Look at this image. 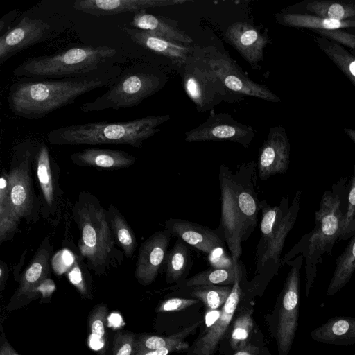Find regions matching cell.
<instances>
[{"mask_svg": "<svg viewBox=\"0 0 355 355\" xmlns=\"http://www.w3.org/2000/svg\"><path fill=\"white\" fill-rule=\"evenodd\" d=\"M169 115L148 116L126 122H91L61 126L47 134L53 145H129L141 148L144 141L159 131Z\"/></svg>", "mask_w": 355, "mask_h": 355, "instance_id": "cell-4", "label": "cell"}, {"mask_svg": "<svg viewBox=\"0 0 355 355\" xmlns=\"http://www.w3.org/2000/svg\"><path fill=\"white\" fill-rule=\"evenodd\" d=\"M289 198L284 196L279 205L271 207L266 200H261V237L257 248L263 246L280 226L289 209Z\"/></svg>", "mask_w": 355, "mask_h": 355, "instance_id": "cell-31", "label": "cell"}, {"mask_svg": "<svg viewBox=\"0 0 355 355\" xmlns=\"http://www.w3.org/2000/svg\"><path fill=\"white\" fill-rule=\"evenodd\" d=\"M315 32L322 37L355 49V35L354 34L341 30H315Z\"/></svg>", "mask_w": 355, "mask_h": 355, "instance_id": "cell-45", "label": "cell"}, {"mask_svg": "<svg viewBox=\"0 0 355 355\" xmlns=\"http://www.w3.org/2000/svg\"><path fill=\"white\" fill-rule=\"evenodd\" d=\"M306 9L320 17L338 21L355 19V5L332 1H312Z\"/></svg>", "mask_w": 355, "mask_h": 355, "instance_id": "cell-38", "label": "cell"}, {"mask_svg": "<svg viewBox=\"0 0 355 355\" xmlns=\"http://www.w3.org/2000/svg\"><path fill=\"white\" fill-rule=\"evenodd\" d=\"M225 38L254 69H260L264 49L270 42L267 33L246 21H236L228 26Z\"/></svg>", "mask_w": 355, "mask_h": 355, "instance_id": "cell-18", "label": "cell"}, {"mask_svg": "<svg viewBox=\"0 0 355 355\" xmlns=\"http://www.w3.org/2000/svg\"><path fill=\"white\" fill-rule=\"evenodd\" d=\"M0 355H19L16 351L8 343L5 342L0 349Z\"/></svg>", "mask_w": 355, "mask_h": 355, "instance_id": "cell-51", "label": "cell"}, {"mask_svg": "<svg viewBox=\"0 0 355 355\" xmlns=\"http://www.w3.org/2000/svg\"><path fill=\"white\" fill-rule=\"evenodd\" d=\"M8 175L1 174L0 178V244L11 240L19 230V220L9 209Z\"/></svg>", "mask_w": 355, "mask_h": 355, "instance_id": "cell-35", "label": "cell"}, {"mask_svg": "<svg viewBox=\"0 0 355 355\" xmlns=\"http://www.w3.org/2000/svg\"><path fill=\"white\" fill-rule=\"evenodd\" d=\"M182 72L184 91L198 112L211 111L222 101L237 100V94L228 90L193 53Z\"/></svg>", "mask_w": 355, "mask_h": 355, "instance_id": "cell-9", "label": "cell"}, {"mask_svg": "<svg viewBox=\"0 0 355 355\" xmlns=\"http://www.w3.org/2000/svg\"><path fill=\"white\" fill-rule=\"evenodd\" d=\"M259 349L255 345L247 343L244 347L235 351L233 355H259Z\"/></svg>", "mask_w": 355, "mask_h": 355, "instance_id": "cell-48", "label": "cell"}, {"mask_svg": "<svg viewBox=\"0 0 355 355\" xmlns=\"http://www.w3.org/2000/svg\"><path fill=\"white\" fill-rule=\"evenodd\" d=\"M252 309H247L241 313L234 322L230 344L234 350L242 348L248 343V340L253 329Z\"/></svg>", "mask_w": 355, "mask_h": 355, "instance_id": "cell-39", "label": "cell"}, {"mask_svg": "<svg viewBox=\"0 0 355 355\" xmlns=\"http://www.w3.org/2000/svg\"><path fill=\"white\" fill-rule=\"evenodd\" d=\"M130 25L166 40L185 45H192L193 40L178 26L177 21L148 13L142 10L135 13Z\"/></svg>", "mask_w": 355, "mask_h": 355, "instance_id": "cell-24", "label": "cell"}, {"mask_svg": "<svg viewBox=\"0 0 355 355\" xmlns=\"http://www.w3.org/2000/svg\"><path fill=\"white\" fill-rule=\"evenodd\" d=\"M164 227L171 236L208 254L224 248L226 245L216 229L182 218H168L164 223Z\"/></svg>", "mask_w": 355, "mask_h": 355, "instance_id": "cell-20", "label": "cell"}, {"mask_svg": "<svg viewBox=\"0 0 355 355\" xmlns=\"http://www.w3.org/2000/svg\"><path fill=\"white\" fill-rule=\"evenodd\" d=\"M304 261L302 254L286 264L290 270L279 295L276 322V340L279 355H288L298 326L300 275Z\"/></svg>", "mask_w": 355, "mask_h": 355, "instance_id": "cell-10", "label": "cell"}, {"mask_svg": "<svg viewBox=\"0 0 355 355\" xmlns=\"http://www.w3.org/2000/svg\"><path fill=\"white\" fill-rule=\"evenodd\" d=\"M302 191H297L280 226L268 241L257 248L256 277L257 281L270 280L278 273L281 266V254L286 238L293 227L300 211Z\"/></svg>", "mask_w": 355, "mask_h": 355, "instance_id": "cell-13", "label": "cell"}, {"mask_svg": "<svg viewBox=\"0 0 355 355\" xmlns=\"http://www.w3.org/2000/svg\"><path fill=\"white\" fill-rule=\"evenodd\" d=\"M192 264V257L188 245L178 239L165 257L164 266L166 282L177 284L187 279Z\"/></svg>", "mask_w": 355, "mask_h": 355, "instance_id": "cell-28", "label": "cell"}, {"mask_svg": "<svg viewBox=\"0 0 355 355\" xmlns=\"http://www.w3.org/2000/svg\"><path fill=\"white\" fill-rule=\"evenodd\" d=\"M107 214L117 245L127 258H132L137 248V241L133 230L113 204H109Z\"/></svg>", "mask_w": 355, "mask_h": 355, "instance_id": "cell-33", "label": "cell"}, {"mask_svg": "<svg viewBox=\"0 0 355 355\" xmlns=\"http://www.w3.org/2000/svg\"><path fill=\"white\" fill-rule=\"evenodd\" d=\"M355 234V163L353 174L350 180L347 196V207L344 222L338 241H347Z\"/></svg>", "mask_w": 355, "mask_h": 355, "instance_id": "cell-41", "label": "cell"}, {"mask_svg": "<svg viewBox=\"0 0 355 355\" xmlns=\"http://www.w3.org/2000/svg\"><path fill=\"white\" fill-rule=\"evenodd\" d=\"M188 0H76L73 8L96 17L137 12L149 8L182 4Z\"/></svg>", "mask_w": 355, "mask_h": 355, "instance_id": "cell-21", "label": "cell"}, {"mask_svg": "<svg viewBox=\"0 0 355 355\" xmlns=\"http://www.w3.org/2000/svg\"><path fill=\"white\" fill-rule=\"evenodd\" d=\"M311 338L317 342L348 346L355 343V318L336 316L311 331Z\"/></svg>", "mask_w": 355, "mask_h": 355, "instance_id": "cell-26", "label": "cell"}, {"mask_svg": "<svg viewBox=\"0 0 355 355\" xmlns=\"http://www.w3.org/2000/svg\"><path fill=\"white\" fill-rule=\"evenodd\" d=\"M188 347V343L182 342L178 344H174L166 347L146 352L141 355H168L171 352L174 351L184 350Z\"/></svg>", "mask_w": 355, "mask_h": 355, "instance_id": "cell-47", "label": "cell"}, {"mask_svg": "<svg viewBox=\"0 0 355 355\" xmlns=\"http://www.w3.org/2000/svg\"><path fill=\"white\" fill-rule=\"evenodd\" d=\"M8 268L7 264L3 261H0V287L3 290L8 279Z\"/></svg>", "mask_w": 355, "mask_h": 355, "instance_id": "cell-50", "label": "cell"}, {"mask_svg": "<svg viewBox=\"0 0 355 355\" xmlns=\"http://www.w3.org/2000/svg\"><path fill=\"white\" fill-rule=\"evenodd\" d=\"M319 47L355 85V57L343 46L326 37H317Z\"/></svg>", "mask_w": 355, "mask_h": 355, "instance_id": "cell-34", "label": "cell"}, {"mask_svg": "<svg viewBox=\"0 0 355 355\" xmlns=\"http://www.w3.org/2000/svg\"><path fill=\"white\" fill-rule=\"evenodd\" d=\"M220 218L216 229L225 241L234 262L242 254L241 223L237 204L234 172L225 165L219 166Z\"/></svg>", "mask_w": 355, "mask_h": 355, "instance_id": "cell-11", "label": "cell"}, {"mask_svg": "<svg viewBox=\"0 0 355 355\" xmlns=\"http://www.w3.org/2000/svg\"><path fill=\"white\" fill-rule=\"evenodd\" d=\"M200 322L184 328L183 330L167 337L144 336L136 339L135 355H141L148 352L162 349L168 346L184 342V339L193 331Z\"/></svg>", "mask_w": 355, "mask_h": 355, "instance_id": "cell-36", "label": "cell"}, {"mask_svg": "<svg viewBox=\"0 0 355 355\" xmlns=\"http://www.w3.org/2000/svg\"><path fill=\"white\" fill-rule=\"evenodd\" d=\"M39 141L28 139L13 148L8 171V207L19 221L35 222L41 213L42 202L36 196L31 173Z\"/></svg>", "mask_w": 355, "mask_h": 355, "instance_id": "cell-7", "label": "cell"}, {"mask_svg": "<svg viewBox=\"0 0 355 355\" xmlns=\"http://www.w3.org/2000/svg\"><path fill=\"white\" fill-rule=\"evenodd\" d=\"M71 160L79 166L117 170L132 166L136 158L128 153L114 149L85 148L71 155Z\"/></svg>", "mask_w": 355, "mask_h": 355, "instance_id": "cell-25", "label": "cell"}, {"mask_svg": "<svg viewBox=\"0 0 355 355\" xmlns=\"http://www.w3.org/2000/svg\"><path fill=\"white\" fill-rule=\"evenodd\" d=\"M85 264V261L78 255V257H76L73 266L67 272V277L71 283L82 293L86 290L83 270V266Z\"/></svg>", "mask_w": 355, "mask_h": 355, "instance_id": "cell-44", "label": "cell"}, {"mask_svg": "<svg viewBox=\"0 0 355 355\" xmlns=\"http://www.w3.org/2000/svg\"><path fill=\"white\" fill-rule=\"evenodd\" d=\"M116 50L108 46H80L59 53L25 60L13 71L17 78H76L100 71L114 58Z\"/></svg>", "mask_w": 355, "mask_h": 355, "instance_id": "cell-5", "label": "cell"}, {"mask_svg": "<svg viewBox=\"0 0 355 355\" xmlns=\"http://www.w3.org/2000/svg\"><path fill=\"white\" fill-rule=\"evenodd\" d=\"M344 132L352 140L355 145V130L350 128H345Z\"/></svg>", "mask_w": 355, "mask_h": 355, "instance_id": "cell-52", "label": "cell"}, {"mask_svg": "<svg viewBox=\"0 0 355 355\" xmlns=\"http://www.w3.org/2000/svg\"><path fill=\"white\" fill-rule=\"evenodd\" d=\"M107 307L100 305L96 308L91 315L89 326V345L95 350L101 349L105 343Z\"/></svg>", "mask_w": 355, "mask_h": 355, "instance_id": "cell-40", "label": "cell"}, {"mask_svg": "<svg viewBox=\"0 0 355 355\" xmlns=\"http://www.w3.org/2000/svg\"><path fill=\"white\" fill-rule=\"evenodd\" d=\"M164 85V78L158 72L146 67H131L121 72L107 92L83 103L80 110L88 112L135 107Z\"/></svg>", "mask_w": 355, "mask_h": 355, "instance_id": "cell-6", "label": "cell"}, {"mask_svg": "<svg viewBox=\"0 0 355 355\" xmlns=\"http://www.w3.org/2000/svg\"><path fill=\"white\" fill-rule=\"evenodd\" d=\"M171 235L166 230L150 235L139 247L135 266V277L144 286L152 284L164 266Z\"/></svg>", "mask_w": 355, "mask_h": 355, "instance_id": "cell-19", "label": "cell"}, {"mask_svg": "<svg viewBox=\"0 0 355 355\" xmlns=\"http://www.w3.org/2000/svg\"><path fill=\"white\" fill-rule=\"evenodd\" d=\"M117 71L63 79L19 78L9 88L7 100L15 116L37 119L73 103L77 98L98 88L111 85Z\"/></svg>", "mask_w": 355, "mask_h": 355, "instance_id": "cell-1", "label": "cell"}, {"mask_svg": "<svg viewBox=\"0 0 355 355\" xmlns=\"http://www.w3.org/2000/svg\"><path fill=\"white\" fill-rule=\"evenodd\" d=\"M246 272L241 262L232 291L220 311L219 317L195 345L193 355H214L216 347L227 331L238 306L242 293Z\"/></svg>", "mask_w": 355, "mask_h": 355, "instance_id": "cell-17", "label": "cell"}, {"mask_svg": "<svg viewBox=\"0 0 355 355\" xmlns=\"http://www.w3.org/2000/svg\"><path fill=\"white\" fill-rule=\"evenodd\" d=\"M241 263V261L239 259L231 268L211 267L185 279L177 284L175 287L180 289L205 285L233 286L237 277Z\"/></svg>", "mask_w": 355, "mask_h": 355, "instance_id": "cell-30", "label": "cell"}, {"mask_svg": "<svg viewBox=\"0 0 355 355\" xmlns=\"http://www.w3.org/2000/svg\"><path fill=\"white\" fill-rule=\"evenodd\" d=\"M52 250L49 239L46 237L22 275L19 288L20 293L36 292L40 285L48 278L51 272Z\"/></svg>", "mask_w": 355, "mask_h": 355, "instance_id": "cell-27", "label": "cell"}, {"mask_svg": "<svg viewBox=\"0 0 355 355\" xmlns=\"http://www.w3.org/2000/svg\"><path fill=\"white\" fill-rule=\"evenodd\" d=\"M72 217L80 232L79 255L89 269L101 275L122 263L124 253L117 247L107 209L96 196L81 191L72 207Z\"/></svg>", "mask_w": 355, "mask_h": 355, "instance_id": "cell-3", "label": "cell"}, {"mask_svg": "<svg viewBox=\"0 0 355 355\" xmlns=\"http://www.w3.org/2000/svg\"><path fill=\"white\" fill-rule=\"evenodd\" d=\"M180 289L188 290L190 296L202 301L207 309L215 310L224 305L232 286L205 285Z\"/></svg>", "mask_w": 355, "mask_h": 355, "instance_id": "cell-37", "label": "cell"}, {"mask_svg": "<svg viewBox=\"0 0 355 355\" xmlns=\"http://www.w3.org/2000/svg\"><path fill=\"white\" fill-rule=\"evenodd\" d=\"M55 288V286L52 279L47 278L40 285L37 291H40L44 297L50 295Z\"/></svg>", "mask_w": 355, "mask_h": 355, "instance_id": "cell-49", "label": "cell"}, {"mask_svg": "<svg viewBox=\"0 0 355 355\" xmlns=\"http://www.w3.org/2000/svg\"><path fill=\"white\" fill-rule=\"evenodd\" d=\"M199 302L196 298L172 297L164 300L158 309L159 312L176 311L187 309Z\"/></svg>", "mask_w": 355, "mask_h": 355, "instance_id": "cell-46", "label": "cell"}, {"mask_svg": "<svg viewBox=\"0 0 355 355\" xmlns=\"http://www.w3.org/2000/svg\"><path fill=\"white\" fill-rule=\"evenodd\" d=\"M276 21L278 24L286 26L315 30L335 31L345 28H355V19L338 21L316 15L297 13L277 14Z\"/></svg>", "mask_w": 355, "mask_h": 355, "instance_id": "cell-29", "label": "cell"}, {"mask_svg": "<svg viewBox=\"0 0 355 355\" xmlns=\"http://www.w3.org/2000/svg\"><path fill=\"white\" fill-rule=\"evenodd\" d=\"M336 267L327 288V295L340 291L351 279L355 271V234L344 251L337 257Z\"/></svg>", "mask_w": 355, "mask_h": 355, "instance_id": "cell-32", "label": "cell"}, {"mask_svg": "<svg viewBox=\"0 0 355 355\" xmlns=\"http://www.w3.org/2000/svg\"><path fill=\"white\" fill-rule=\"evenodd\" d=\"M193 53L230 92L273 103L280 101V98L268 87L249 78L228 54L216 47L196 46Z\"/></svg>", "mask_w": 355, "mask_h": 355, "instance_id": "cell-8", "label": "cell"}, {"mask_svg": "<svg viewBox=\"0 0 355 355\" xmlns=\"http://www.w3.org/2000/svg\"><path fill=\"white\" fill-rule=\"evenodd\" d=\"M51 33L49 24L40 19L24 17L18 24L0 37V64L17 53L47 39Z\"/></svg>", "mask_w": 355, "mask_h": 355, "instance_id": "cell-15", "label": "cell"}, {"mask_svg": "<svg viewBox=\"0 0 355 355\" xmlns=\"http://www.w3.org/2000/svg\"><path fill=\"white\" fill-rule=\"evenodd\" d=\"M136 338L131 332H118L113 339L112 355H135Z\"/></svg>", "mask_w": 355, "mask_h": 355, "instance_id": "cell-42", "label": "cell"}, {"mask_svg": "<svg viewBox=\"0 0 355 355\" xmlns=\"http://www.w3.org/2000/svg\"><path fill=\"white\" fill-rule=\"evenodd\" d=\"M76 257L69 250L64 248L55 254L51 259V267L57 275L67 272L73 266Z\"/></svg>", "mask_w": 355, "mask_h": 355, "instance_id": "cell-43", "label": "cell"}, {"mask_svg": "<svg viewBox=\"0 0 355 355\" xmlns=\"http://www.w3.org/2000/svg\"><path fill=\"white\" fill-rule=\"evenodd\" d=\"M211 110L207 119L198 127L185 132L187 142L229 141L248 148L256 131L250 125L241 123L227 114H216Z\"/></svg>", "mask_w": 355, "mask_h": 355, "instance_id": "cell-12", "label": "cell"}, {"mask_svg": "<svg viewBox=\"0 0 355 355\" xmlns=\"http://www.w3.org/2000/svg\"><path fill=\"white\" fill-rule=\"evenodd\" d=\"M290 163V144L284 127H272L264 140L257 164L259 178L267 180L277 174H284Z\"/></svg>", "mask_w": 355, "mask_h": 355, "instance_id": "cell-16", "label": "cell"}, {"mask_svg": "<svg viewBox=\"0 0 355 355\" xmlns=\"http://www.w3.org/2000/svg\"><path fill=\"white\" fill-rule=\"evenodd\" d=\"M350 180L343 177L324 192L319 209L315 212V227L304 234L281 259V266L286 264L302 253L305 261V294L308 297L315 277L318 267L324 254L331 256L334 244L338 241L347 207Z\"/></svg>", "mask_w": 355, "mask_h": 355, "instance_id": "cell-2", "label": "cell"}, {"mask_svg": "<svg viewBox=\"0 0 355 355\" xmlns=\"http://www.w3.org/2000/svg\"><path fill=\"white\" fill-rule=\"evenodd\" d=\"M266 355H270V353L269 354L268 353Z\"/></svg>", "mask_w": 355, "mask_h": 355, "instance_id": "cell-53", "label": "cell"}, {"mask_svg": "<svg viewBox=\"0 0 355 355\" xmlns=\"http://www.w3.org/2000/svg\"><path fill=\"white\" fill-rule=\"evenodd\" d=\"M257 164L254 161L243 163L234 173L236 185L237 204L241 223V240L246 241L254 232L261 211L256 191Z\"/></svg>", "mask_w": 355, "mask_h": 355, "instance_id": "cell-14", "label": "cell"}, {"mask_svg": "<svg viewBox=\"0 0 355 355\" xmlns=\"http://www.w3.org/2000/svg\"><path fill=\"white\" fill-rule=\"evenodd\" d=\"M125 33L132 41L143 48L163 55L182 69L194 49L192 45L174 42L147 31L124 26Z\"/></svg>", "mask_w": 355, "mask_h": 355, "instance_id": "cell-22", "label": "cell"}, {"mask_svg": "<svg viewBox=\"0 0 355 355\" xmlns=\"http://www.w3.org/2000/svg\"><path fill=\"white\" fill-rule=\"evenodd\" d=\"M36 168V176L42 195L41 214L44 209L48 211L56 209L57 199L60 194L58 191V180L55 178L54 162L49 147L45 143L39 142L34 159Z\"/></svg>", "mask_w": 355, "mask_h": 355, "instance_id": "cell-23", "label": "cell"}]
</instances>
